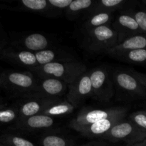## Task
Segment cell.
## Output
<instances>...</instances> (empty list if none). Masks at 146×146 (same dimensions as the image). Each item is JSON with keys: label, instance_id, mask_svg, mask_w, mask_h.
<instances>
[{"label": "cell", "instance_id": "obj_1", "mask_svg": "<svg viewBox=\"0 0 146 146\" xmlns=\"http://www.w3.org/2000/svg\"><path fill=\"white\" fill-rule=\"evenodd\" d=\"M86 66L83 63L74 60L50 63L29 69L38 78H53L71 84L81 74L86 72Z\"/></svg>", "mask_w": 146, "mask_h": 146}, {"label": "cell", "instance_id": "obj_2", "mask_svg": "<svg viewBox=\"0 0 146 146\" xmlns=\"http://www.w3.org/2000/svg\"><path fill=\"white\" fill-rule=\"evenodd\" d=\"M38 78L31 71H5L0 74V88L25 98L33 92Z\"/></svg>", "mask_w": 146, "mask_h": 146}, {"label": "cell", "instance_id": "obj_3", "mask_svg": "<svg viewBox=\"0 0 146 146\" xmlns=\"http://www.w3.org/2000/svg\"><path fill=\"white\" fill-rule=\"evenodd\" d=\"M85 47L94 53H106L110 48L118 44V34L110 25L86 31Z\"/></svg>", "mask_w": 146, "mask_h": 146}, {"label": "cell", "instance_id": "obj_4", "mask_svg": "<svg viewBox=\"0 0 146 146\" xmlns=\"http://www.w3.org/2000/svg\"><path fill=\"white\" fill-rule=\"evenodd\" d=\"M146 138V132L130 120L121 121L114 125L101 139L111 142H125L127 146L141 142Z\"/></svg>", "mask_w": 146, "mask_h": 146}, {"label": "cell", "instance_id": "obj_5", "mask_svg": "<svg viewBox=\"0 0 146 146\" xmlns=\"http://www.w3.org/2000/svg\"><path fill=\"white\" fill-rule=\"evenodd\" d=\"M125 107H113L106 109H84L69 123L71 128L80 133L89 125L118 114L128 112Z\"/></svg>", "mask_w": 146, "mask_h": 146}, {"label": "cell", "instance_id": "obj_6", "mask_svg": "<svg viewBox=\"0 0 146 146\" xmlns=\"http://www.w3.org/2000/svg\"><path fill=\"white\" fill-rule=\"evenodd\" d=\"M93 96L98 101H109L114 96L113 81L104 67L95 68L90 73Z\"/></svg>", "mask_w": 146, "mask_h": 146}, {"label": "cell", "instance_id": "obj_7", "mask_svg": "<svg viewBox=\"0 0 146 146\" xmlns=\"http://www.w3.org/2000/svg\"><path fill=\"white\" fill-rule=\"evenodd\" d=\"M68 88V84L61 80L53 78H38L35 89L25 98L28 99H58V97L62 96Z\"/></svg>", "mask_w": 146, "mask_h": 146}, {"label": "cell", "instance_id": "obj_8", "mask_svg": "<svg viewBox=\"0 0 146 146\" xmlns=\"http://www.w3.org/2000/svg\"><path fill=\"white\" fill-rule=\"evenodd\" d=\"M113 78L114 84L123 92L135 98H146V88L131 71L117 70L113 74Z\"/></svg>", "mask_w": 146, "mask_h": 146}, {"label": "cell", "instance_id": "obj_9", "mask_svg": "<svg viewBox=\"0 0 146 146\" xmlns=\"http://www.w3.org/2000/svg\"><path fill=\"white\" fill-rule=\"evenodd\" d=\"M91 96H93V91L88 73L81 74L68 85L66 100L76 107Z\"/></svg>", "mask_w": 146, "mask_h": 146}, {"label": "cell", "instance_id": "obj_10", "mask_svg": "<svg viewBox=\"0 0 146 146\" xmlns=\"http://www.w3.org/2000/svg\"><path fill=\"white\" fill-rule=\"evenodd\" d=\"M112 27L118 34V44L130 37L142 34L138 22L128 10L116 17Z\"/></svg>", "mask_w": 146, "mask_h": 146}, {"label": "cell", "instance_id": "obj_11", "mask_svg": "<svg viewBox=\"0 0 146 146\" xmlns=\"http://www.w3.org/2000/svg\"><path fill=\"white\" fill-rule=\"evenodd\" d=\"M0 59L26 67L29 70L38 66L34 53L12 47L4 48L0 53Z\"/></svg>", "mask_w": 146, "mask_h": 146}, {"label": "cell", "instance_id": "obj_12", "mask_svg": "<svg viewBox=\"0 0 146 146\" xmlns=\"http://www.w3.org/2000/svg\"><path fill=\"white\" fill-rule=\"evenodd\" d=\"M126 114L127 113H123L95 123L83 130L80 133L86 138H102L114 125L125 119Z\"/></svg>", "mask_w": 146, "mask_h": 146}, {"label": "cell", "instance_id": "obj_13", "mask_svg": "<svg viewBox=\"0 0 146 146\" xmlns=\"http://www.w3.org/2000/svg\"><path fill=\"white\" fill-rule=\"evenodd\" d=\"M59 99H46V98H34L22 103L19 107V116L17 121L24 119L33 115L41 114V113L58 101Z\"/></svg>", "mask_w": 146, "mask_h": 146}, {"label": "cell", "instance_id": "obj_14", "mask_svg": "<svg viewBox=\"0 0 146 146\" xmlns=\"http://www.w3.org/2000/svg\"><path fill=\"white\" fill-rule=\"evenodd\" d=\"M15 46L19 49L36 53L43 50L48 49L51 46V42L44 34L32 33L19 40Z\"/></svg>", "mask_w": 146, "mask_h": 146}, {"label": "cell", "instance_id": "obj_15", "mask_svg": "<svg viewBox=\"0 0 146 146\" xmlns=\"http://www.w3.org/2000/svg\"><path fill=\"white\" fill-rule=\"evenodd\" d=\"M54 119L53 117L44 114H38L24 119L17 121L16 127L27 131H36L53 126Z\"/></svg>", "mask_w": 146, "mask_h": 146}, {"label": "cell", "instance_id": "obj_16", "mask_svg": "<svg viewBox=\"0 0 146 146\" xmlns=\"http://www.w3.org/2000/svg\"><path fill=\"white\" fill-rule=\"evenodd\" d=\"M146 49V35L143 34H138L127 38L123 42L117 44L115 46L110 48L105 54L110 56L118 53L131 51L135 49Z\"/></svg>", "mask_w": 146, "mask_h": 146}, {"label": "cell", "instance_id": "obj_17", "mask_svg": "<svg viewBox=\"0 0 146 146\" xmlns=\"http://www.w3.org/2000/svg\"><path fill=\"white\" fill-rule=\"evenodd\" d=\"M38 66L46 65L50 63L58 62V61H74V58L68 53L58 50L48 49L43 50L34 53Z\"/></svg>", "mask_w": 146, "mask_h": 146}, {"label": "cell", "instance_id": "obj_18", "mask_svg": "<svg viewBox=\"0 0 146 146\" xmlns=\"http://www.w3.org/2000/svg\"><path fill=\"white\" fill-rule=\"evenodd\" d=\"M17 9L49 17L48 0H22L19 2Z\"/></svg>", "mask_w": 146, "mask_h": 146}, {"label": "cell", "instance_id": "obj_19", "mask_svg": "<svg viewBox=\"0 0 146 146\" xmlns=\"http://www.w3.org/2000/svg\"><path fill=\"white\" fill-rule=\"evenodd\" d=\"M126 1V0H100V1H96L94 7L89 9L88 14L90 15L91 14L92 16L97 13H113L116 10L123 7Z\"/></svg>", "mask_w": 146, "mask_h": 146}, {"label": "cell", "instance_id": "obj_20", "mask_svg": "<svg viewBox=\"0 0 146 146\" xmlns=\"http://www.w3.org/2000/svg\"><path fill=\"white\" fill-rule=\"evenodd\" d=\"M112 58L134 64H146V49H135L118 53L111 56Z\"/></svg>", "mask_w": 146, "mask_h": 146}, {"label": "cell", "instance_id": "obj_21", "mask_svg": "<svg viewBox=\"0 0 146 146\" xmlns=\"http://www.w3.org/2000/svg\"><path fill=\"white\" fill-rule=\"evenodd\" d=\"M76 106L73 105L68 101H57L52 105L46 108L41 114L48 115L50 117L58 116V115H64L71 113L76 108Z\"/></svg>", "mask_w": 146, "mask_h": 146}, {"label": "cell", "instance_id": "obj_22", "mask_svg": "<svg viewBox=\"0 0 146 146\" xmlns=\"http://www.w3.org/2000/svg\"><path fill=\"white\" fill-rule=\"evenodd\" d=\"M96 2L93 0H74L66 9V15L70 19H75L82 12L92 8Z\"/></svg>", "mask_w": 146, "mask_h": 146}, {"label": "cell", "instance_id": "obj_23", "mask_svg": "<svg viewBox=\"0 0 146 146\" xmlns=\"http://www.w3.org/2000/svg\"><path fill=\"white\" fill-rule=\"evenodd\" d=\"M113 13H97L91 16L84 24V29L86 31L102 27L104 25H110L111 20L113 19Z\"/></svg>", "mask_w": 146, "mask_h": 146}, {"label": "cell", "instance_id": "obj_24", "mask_svg": "<svg viewBox=\"0 0 146 146\" xmlns=\"http://www.w3.org/2000/svg\"><path fill=\"white\" fill-rule=\"evenodd\" d=\"M0 143L4 146H36L31 141L13 134H4L1 135Z\"/></svg>", "mask_w": 146, "mask_h": 146}, {"label": "cell", "instance_id": "obj_25", "mask_svg": "<svg viewBox=\"0 0 146 146\" xmlns=\"http://www.w3.org/2000/svg\"><path fill=\"white\" fill-rule=\"evenodd\" d=\"M19 116V108L6 107L0 109V125L17 121Z\"/></svg>", "mask_w": 146, "mask_h": 146}, {"label": "cell", "instance_id": "obj_26", "mask_svg": "<svg viewBox=\"0 0 146 146\" xmlns=\"http://www.w3.org/2000/svg\"><path fill=\"white\" fill-rule=\"evenodd\" d=\"M41 146H70L71 143L64 137L56 135L44 136L40 141Z\"/></svg>", "mask_w": 146, "mask_h": 146}, {"label": "cell", "instance_id": "obj_27", "mask_svg": "<svg viewBox=\"0 0 146 146\" xmlns=\"http://www.w3.org/2000/svg\"><path fill=\"white\" fill-rule=\"evenodd\" d=\"M73 0H48L49 6V17L57 16L63 10L68 8Z\"/></svg>", "mask_w": 146, "mask_h": 146}, {"label": "cell", "instance_id": "obj_28", "mask_svg": "<svg viewBox=\"0 0 146 146\" xmlns=\"http://www.w3.org/2000/svg\"><path fill=\"white\" fill-rule=\"evenodd\" d=\"M130 121L146 132V111H138L130 115Z\"/></svg>", "mask_w": 146, "mask_h": 146}, {"label": "cell", "instance_id": "obj_29", "mask_svg": "<svg viewBox=\"0 0 146 146\" xmlns=\"http://www.w3.org/2000/svg\"><path fill=\"white\" fill-rule=\"evenodd\" d=\"M133 17L135 19L139 25L142 34L146 35V10H128Z\"/></svg>", "mask_w": 146, "mask_h": 146}, {"label": "cell", "instance_id": "obj_30", "mask_svg": "<svg viewBox=\"0 0 146 146\" xmlns=\"http://www.w3.org/2000/svg\"><path fill=\"white\" fill-rule=\"evenodd\" d=\"M134 76L141 83L143 86L146 88V73H141L135 71H130Z\"/></svg>", "mask_w": 146, "mask_h": 146}, {"label": "cell", "instance_id": "obj_31", "mask_svg": "<svg viewBox=\"0 0 146 146\" xmlns=\"http://www.w3.org/2000/svg\"><path fill=\"white\" fill-rule=\"evenodd\" d=\"M128 146H146V138L145 140H143V141H141V142H139L138 143H135V144H133V145H128Z\"/></svg>", "mask_w": 146, "mask_h": 146}, {"label": "cell", "instance_id": "obj_32", "mask_svg": "<svg viewBox=\"0 0 146 146\" xmlns=\"http://www.w3.org/2000/svg\"><path fill=\"white\" fill-rule=\"evenodd\" d=\"M4 46L2 45V40H1V38H0V53H1V51H2V50L4 49Z\"/></svg>", "mask_w": 146, "mask_h": 146}, {"label": "cell", "instance_id": "obj_33", "mask_svg": "<svg viewBox=\"0 0 146 146\" xmlns=\"http://www.w3.org/2000/svg\"><path fill=\"white\" fill-rule=\"evenodd\" d=\"M6 107H7V105H6L5 104H0V109H1V108H6Z\"/></svg>", "mask_w": 146, "mask_h": 146}, {"label": "cell", "instance_id": "obj_34", "mask_svg": "<svg viewBox=\"0 0 146 146\" xmlns=\"http://www.w3.org/2000/svg\"><path fill=\"white\" fill-rule=\"evenodd\" d=\"M0 104H4V102H3V99L0 97Z\"/></svg>", "mask_w": 146, "mask_h": 146}, {"label": "cell", "instance_id": "obj_35", "mask_svg": "<svg viewBox=\"0 0 146 146\" xmlns=\"http://www.w3.org/2000/svg\"><path fill=\"white\" fill-rule=\"evenodd\" d=\"M142 3H143V4L144 5H145V7H146V0H143V1H142Z\"/></svg>", "mask_w": 146, "mask_h": 146}, {"label": "cell", "instance_id": "obj_36", "mask_svg": "<svg viewBox=\"0 0 146 146\" xmlns=\"http://www.w3.org/2000/svg\"><path fill=\"white\" fill-rule=\"evenodd\" d=\"M0 146H4V145H3V144H1V143H0Z\"/></svg>", "mask_w": 146, "mask_h": 146}, {"label": "cell", "instance_id": "obj_37", "mask_svg": "<svg viewBox=\"0 0 146 146\" xmlns=\"http://www.w3.org/2000/svg\"><path fill=\"white\" fill-rule=\"evenodd\" d=\"M83 146H93V145H83Z\"/></svg>", "mask_w": 146, "mask_h": 146}, {"label": "cell", "instance_id": "obj_38", "mask_svg": "<svg viewBox=\"0 0 146 146\" xmlns=\"http://www.w3.org/2000/svg\"><path fill=\"white\" fill-rule=\"evenodd\" d=\"M0 74H1V73H0ZM0 91H1V88H0Z\"/></svg>", "mask_w": 146, "mask_h": 146}]
</instances>
